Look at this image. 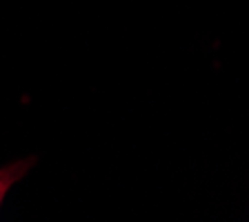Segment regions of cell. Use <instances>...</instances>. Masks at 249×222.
Returning <instances> with one entry per match:
<instances>
[{"label":"cell","mask_w":249,"mask_h":222,"mask_svg":"<svg viewBox=\"0 0 249 222\" xmlns=\"http://www.w3.org/2000/svg\"><path fill=\"white\" fill-rule=\"evenodd\" d=\"M27 167H29V162H16V165H11V167L0 169V205H2V200H5L9 187L14 185L18 178H22V173H25Z\"/></svg>","instance_id":"obj_1"}]
</instances>
